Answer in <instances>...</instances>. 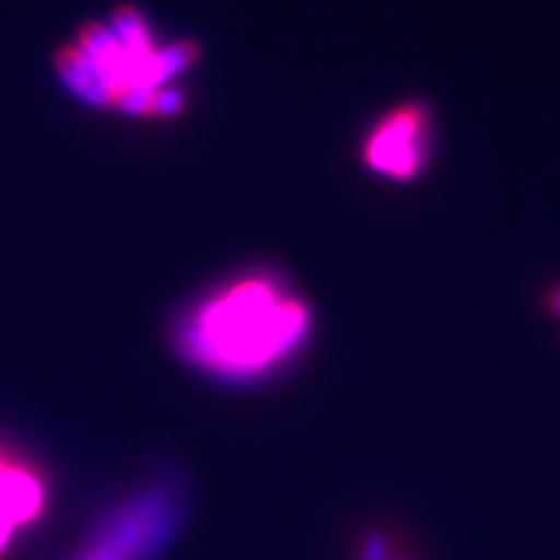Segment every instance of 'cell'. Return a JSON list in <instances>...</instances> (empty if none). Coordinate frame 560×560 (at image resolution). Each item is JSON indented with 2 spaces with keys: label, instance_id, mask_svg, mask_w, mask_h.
<instances>
[{
  "label": "cell",
  "instance_id": "cell-6",
  "mask_svg": "<svg viewBox=\"0 0 560 560\" xmlns=\"http://www.w3.org/2000/svg\"><path fill=\"white\" fill-rule=\"evenodd\" d=\"M541 311H545L547 318L560 323V280L541 294Z\"/></svg>",
  "mask_w": 560,
  "mask_h": 560
},
{
  "label": "cell",
  "instance_id": "cell-1",
  "mask_svg": "<svg viewBox=\"0 0 560 560\" xmlns=\"http://www.w3.org/2000/svg\"><path fill=\"white\" fill-rule=\"evenodd\" d=\"M197 59V45H160L143 14L117 8L108 22H92L59 49L57 70L70 90L98 108L171 117L183 108L173 80Z\"/></svg>",
  "mask_w": 560,
  "mask_h": 560
},
{
  "label": "cell",
  "instance_id": "cell-2",
  "mask_svg": "<svg viewBox=\"0 0 560 560\" xmlns=\"http://www.w3.org/2000/svg\"><path fill=\"white\" fill-rule=\"evenodd\" d=\"M311 311L283 280L255 273L220 288L189 313L180 348L191 364L245 381L278 370L306 341Z\"/></svg>",
  "mask_w": 560,
  "mask_h": 560
},
{
  "label": "cell",
  "instance_id": "cell-4",
  "mask_svg": "<svg viewBox=\"0 0 560 560\" xmlns=\"http://www.w3.org/2000/svg\"><path fill=\"white\" fill-rule=\"evenodd\" d=\"M168 528V504L162 498L136 500L103 528L78 560H138L162 541Z\"/></svg>",
  "mask_w": 560,
  "mask_h": 560
},
{
  "label": "cell",
  "instance_id": "cell-5",
  "mask_svg": "<svg viewBox=\"0 0 560 560\" xmlns=\"http://www.w3.org/2000/svg\"><path fill=\"white\" fill-rule=\"evenodd\" d=\"M47 506V483L38 467L0 446V558L14 535L40 521Z\"/></svg>",
  "mask_w": 560,
  "mask_h": 560
},
{
  "label": "cell",
  "instance_id": "cell-3",
  "mask_svg": "<svg viewBox=\"0 0 560 560\" xmlns=\"http://www.w3.org/2000/svg\"><path fill=\"white\" fill-rule=\"evenodd\" d=\"M434 140L432 105L425 98L399 101L362 138L360 162L381 180L409 185L432 168Z\"/></svg>",
  "mask_w": 560,
  "mask_h": 560
}]
</instances>
